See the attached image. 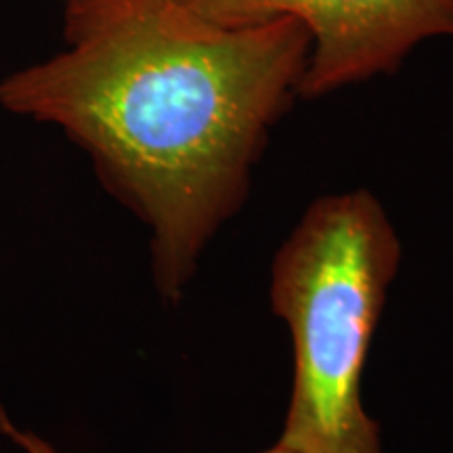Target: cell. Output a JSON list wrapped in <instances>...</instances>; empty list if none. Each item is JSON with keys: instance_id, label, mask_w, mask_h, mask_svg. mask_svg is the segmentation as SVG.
<instances>
[{"instance_id": "3", "label": "cell", "mask_w": 453, "mask_h": 453, "mask_svg": "<svg viewBox=\"0 0 453 453\" xmlns=\"http://www.w3.org/2000/svg\"><path fill=\"white\" fill-rule=\"evenodd\" d=\"M225 27L292 17L311 34L298 95L317 99L403 64L418 44L453 36V0H179Z\"/></svg>"}, {"instance_id": "2", "label": "cell", "mask_w": 453, "mask_h": 453, "mask_svg": "<svg viewBox=\"0 0 453 453\" xmlns=\"http://www.w3.org/2000/svg\"><path fill=\"white\" fill-rule=\"evenodd\" d=\"M401 242L365 189L311 203L271 265V311L288 326L294 376L275 445L296 453H384L361 396L365 361Z\"/></svg>"}, {"instance_id": "4", "label": "cell", "mask_w": 453, "mask_h": 453, "mask_svg": "<svg viewBox=\"0 0 453 453\" xmlns=\"http://www.w3.org/2000/svg\"><path fill=\"white\" fill-rule=\"evenodd\" d=\"M0 433H3L4 437H9L11 441H13L15 445H19L26 453H59L53 445H49L47 441L38 437V434L17 428L15 424L9 420L7 413H4L3 410H0ZM263 453H296V451H290V449H286V447L273 445Z\"/></svg>"}, {"instance_id": "1", "label": "cell", "mask_w": 453, "mask_h": 453, "mask_svg": "<svg viewBox=\"0 0 453 453\" xmlns=\"http://www.w3.org/2000/svg\"><path fill=\"white\" fill-rule=\"evenodd\" d=\"M70 50L0 82V105L53 122L151 231L179 300L240 211L269 130L298 93L311 34L292 17L225 27L179 0H67Z\"/></svg>"}]
</instances>
